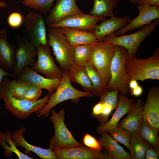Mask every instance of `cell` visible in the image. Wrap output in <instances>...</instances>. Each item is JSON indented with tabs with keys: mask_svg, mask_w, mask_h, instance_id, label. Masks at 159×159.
Returning a JSON list of instances; mask_svg holds the SVG:
<instances>
[{
	"mask_svg": "<svg viewBox=\"0 0 159 159\" xmlns=\"http://www.w3.org/2000/svg\"><path fill=\"white\" fill-rule=\"evenodd\" d=\"M82 12L75 0H57L55 5L44 19L47 26L67 16Z\"/></svg>",
	"mask_w": 159,
	"mask_h": 159,
	"instance_id": "e0dca14e",
	"label": "cell"
},
{
	"mask_svg": "<svg viewBox=\"0 0 159 159\" xmlns=\"http://www.w3.org/2000/svg\"><path fill=\"white\" fill-rule=\"evenodd\" d=\"M30 85L26 81L16 79L10 82L9 92L13 97L23 99Z\"/></svg>",
	"mask_w": 159,
	"mask_h": 159,
	"instance_id": "d6a6232c",
	"label": "cell"
},
{
	"mask_svg": "<svg viewBox=\"0 0 159 159\" xmlns=\"http://www.w3.org/2000/svg\"><path fill=\"white\" fill-rule=\"evenodd\" d=\"M103 107V103L100 102L94 106L92 109V112L91 115L93 118H95L100 114L102 110Z\"/></svg>",
	"mask_w": 159,
	"mask_h": 159,
	"instance_id": "60d3db41",
	"label": "cell"
},
{
	"mask_svg": "<svg viewBox=\"0 0 159 159\" xmlns=\"http://www.w3.org/2000/svg\"><path fill=\"white\" fill-rule=\"evenodd\" d=\"M82 142L90 148L100 152L102 151V147L98 140L89 134L86 133L84 135Z\"/></svg>",
	"mask_w": 159,
	"mask_h": 159,
	"instance_id": "d590c367",
	"label": "cell"
},
{
	"mask_svg": "<svg viewBox=\"0 0 159 159\" xmlns=\"http://www.w3.org/2000/svg\"><path fill=\"white\" fill-rule=\"evenodd\" d=\"M1 98H0V102H1Z\"/></svg>",
	"mask_w": 159,
	"mask_h": 159,
	"instance_id": "c3c4849f",
	"label": "cell"
},
{
	"mask_svg": "<svg viewBox=\"0 0 159 159\" xmlns=\"http://www.w3.org/2000/svg\"><path fill=\"white\" fill-rule=\"evenodd\" d=\"M138 4L139 5L159 6V0H138Z\"/></svg>",
	"mask_w": 159,
	"mask_h": 159,
	"instance_id": "b9f144b4",
	"label": "cell"
},
{
	"mask_svg": "<svg viewBox=\"0 0 159 159\" xmlns=\"http://www.w3.org/2000/svg\"><path fill=\"white\" fill-rule=\"evenodd\" d=\"M48 46L52 49L55 59L62 71H68L74 65V47L67 40L59 27L48 28Z\"/></svg>",
	"mask_w": 159,
	"mask_h": 159,
	"instance_id": "277c9868",
	"label": "cell"
},
{
	"mask_svg": "<svg viewBox=\"0 0 159 159\" xmlns=\"http://www.w3.org/2000/svg\"><path fill=\"white\" fill-rule=\"evenodd\" d=\"M108 131L109 135L113 139L128 149L131 137L130 132L118 125Z\"/></svg>",
	"mask_w": 159,
	"mask_h": 159,
	"instance_id": "836d02e7",
	"label": "cell"
},
{
	"mask_svg": "<svg viewBox=\"0 0 159 159\" xmlns=\"http://www.w3.org/2000/svg\"><path fill=\"white\" fill-rule=\"evenodd\" d=\"M62 78L58 88L50 95L48 102L37 113V117L44 116L47 118L50 113L52 109L58 104L64 101L72 100L77 103L80 98L83 97H92V94L86 92L79 91L73 87L69 80L68 71H62Z\"/></svg>",
	"mask_w": 159,
	"mask_h": 159,
	"instance_id": "3957f363",
	"label": "cell"
},
{
	"mask_svg": "<svg viewBox=\"0 0 159 159\" xmlns=\"http://www.w3.org/2000/svg\"><path fill=\"white\" fill-rule=\"evenodd\" d=\"M127 51L124 47L116 46L115 51L112 60L110 67V78L107 90H117L121 94L130 93L128 87L129 80L126 75L125 61Z\"/></svg>",
	"mask_w": 159,
	"mask_h": 159,
	"instance_id": "8992f818",
	"label": "cell"
},
{
	"mask_svg": "<svg viewBox=\"0 0 159 159\" xmlns=\"http://www.w3.org/2000/svg\"><path fill=\"white\" fill-rule=\"evenodd\" d=\"M143 91L142 87L138 85L133 89L130 90V92L132 95L137 97L140 96L142 94Z\"/></svg>",
	"mask_w": 159,
	"mask_h": 159,
	"instance_id": "7bdbcfd3",
	"label": "cell"
},
{
	"mask_svg": "<svg viewBox=\"0 0 159 159\" xmlns=\"http://www.w3.org/2000/svg\"><path fill=\"white\" fill-rule=\"evenodd\" d=\"M143 104L142 99H138L127 112V116L119 121L117 125L130 133L137 131L143 119Z\"/></svg>",
	"mask_w": 159,
	"mask_h": 159,
	"instance_id": "7402d4cb",
	"label": "cell"
},
{
	"mask_svg": "<svg viewBox=\"0 0 159 159\" xmlns=\"http://www.w3.org/2000/svg\"><path fill=\"white\" fill-rule=\"evenodd\" d=\"M50 119L53 123L54 135L50 140L49 148L69 149L82 145L77 141L66 127L64 122L65 112L62 109L57 113L52 110L51 111Z\"/></svg>",
	"mask_w": 159,
	"mask_h": 159,
	"instance_id": "52a82bcc",
	"label": "cell"
},
{
	"mask_svg": "<svg viewBox=\"0 0 159 159\" xmlns=\"http://www.w3.org/2000/svg\"><path fill=\"white\" fill-rule=\"evenodd\" d=\"M11 131L6 130L4 132L0 131V145L4 149V154L6 158H9L14 153L19 159H32L16 148L15 143L11 138Z\"/></svg>",
	"mask_w": 159,
	"mask_h": 159,
	"instance_id": "484cf974",
	"label": "cell"
},
{
	"mask_svg": "<svg viewBox=\"0 0 159 159\" xmlns=\"http://www.w3.org/2000/svg\"><path fill=\"white\" fill-rule=\"evenodd\" d=\"M130 133L128 149L131 159H144L146 151L150 146L140 137L137 131Z\"/></svg>",
	"mask_w": 159,
	"mask_h": 159,
	"instance_id": "83f0119b",
	"label": "cell"
},
{
	"mask_svg": "<svg viewBox=\"0 0 159 159\" xmlns=\"http://www.w3.org/2000/svg\"><path fill=\"white\" fill-rule=\"evenodd\" d=\"M118 92L117 90L112 91L107 90L100 97L99 102L110 106L113 110L116 109L118 102Z\"/></svg>",
	"mask_w": 159,
	"mask_h": 159,
	"instance_id": "e575fe53",
	"label": "cell"
},
{
	"mask_svg": "<svg viewBox=\"0 0 159 159\" xmlns=\"http://www.w3.org/2000/svg\"><path fill=\"white\" fill-rule=\"evenodd\" d=\"M26 130V128L22 127L11 133V138L15 143L16 147L21 146L25 149V153L28 154L29 152H32L42 159H57L51 149L42 148L28 143L23 136V133Z\"/></svg>",
	"mask_w": 159,
	"mask_h": 159,
	"instance_id": "44dd1931",
	"label": "cell"
},
{
	"mask_svg": "<svg viewBox=\"0 0 159 159\" xmlns=\"http://www.w3.org/2000/svg\"><path fill=\"white\" fill-rule=\"evenodd\" d=\"M6 6V3L3 1H0V7L5 8Z\"/></svg>",
	"mask_w": 159,
	"mask_h": 159,
	"instance_id": "bcb514c9",
	"label": "cell"
},
{
	"mask_svg": "<svg viewBox=\"0 0 159 159\" xmlns=\"http://www.w3.org/2000/svg\"><path fill=\"white\" fill-rule=\"evenodd\" d=\"M85 68L92 84V95L100 97L107 90L110 80L100 75L89 62Z\"/></svg>",
	"mask_w": 159,
	"mask_h": 159,
	"instance_id": "d4e9b609",
	"label": "cell"
},
{
	"mask_svg": "<svg viewBox=\"0 0 159 159\" xmlns=\"http://www.w3.org/2000/svg\"><path fill=\"white\" fill-rule=\"evenodd\" d=\"M143 119L158 132L159 131V87L150 88L142 107Z\"/></svg>",
	"mask_w": 159,
	"mask_h": 159,
	"instance_id": "5bb4252c",
	"label": "cell"
},
{
	"mask_svg": "<svg viewBox=\"0 0 159 159\" xmlns=\"http://www.w3.org/2000/svg\"><path fill=\"white\" fill-rule=\"evenodd\" d=\"M131 20L128 15L121 18L114 16L102 20L99 24L97 25L92 33L98 42L102 41L105 37L123 28Z\"/></svg>",
	"mask_w": 159,
	"mask_h": 159,
	"instance_id": "d6986e66",
	"label": "cell"
},
{
	"mask_svg": "<svg viewBox=\"0 0 159 159\" xmlns=\"http://www.w3.org/2000/svg\"><path fill=\"white\" fill-rule=\"evenodd\" d=\"M5 76H8L14 78L12 73L8 72L2 69L0 66V85L2 80ZM0 98L2 99V97L0 91Z\"/></svg>",
	"mask_w": 159,
	"mask_h": 159,
	"instance_id": "ee69618b",
	"label": "cell"
},
{
	"mask_svg": "<svg viewBox=\"0 0 159 159\" xmlns=\"http://www.w3.org/2000/svg\"><path fill=\"white\" fill-rule=\"evenodd\" d=\"M42 90L39 87L32 85H30L23 99L29 101H35L40 97Z\"/></svg>",
	"mask_w": 159,
	"mask_h": 159,
	"instance_id": "8d00e7d4",
	"label": "cell"
},
{
	"mask_svg": "<svg viewBox=\"0 0 159 159\" xmlns=\"http://www.w3.org/2000/svg\"><path fill=\"white\" fill-rule=\"evenodd\" d=\"M138 85H139L137 80L132 79L129 80L128 86L130 91L133 89Z\"/></svg>",
	"mask_w": 159,
	"mask_h": 159,
	"instance_id": "f6af8a7d",
	"label": "cell"
},
{
	"mask_svg": "<svg viewBox=\"0 0 159 159\" xmlns=\"http://www.w3.org/2000/svg\"><path fill=\"white\" fill-rule=\"evenodd\" d=\"M99 134L100 135L98 136V140L102 147L108 150L112 159H131L129 153L107 131H104Z\"/></svg>",
	"mask_w": 159,
	"mask_h": 159,
	"instance_id": "cb8c5ba5",
	"label": "cell"
},
{
	"mask_svg": "<svg viewBox=\"0 0 159 159\" xmlns=\"http://www.w3.org/2000/svg\"><path fill=\"white\" fill-rule=\"evenodd\" d=\"M137 132L140 137L148 144L159 149L158 132L151 125L143 119Z\"/></svg>",
	"mask_w": 159,
	"mask_h": 159,
	"instance_id": "f546056e",
	"label": "cell"
},
{
	"mask_svg": "<svg viewBox=\"0 0 159 159\" xmlns=\"http://www.w3.org/2000/svg\"><path fill=\"white\" fill-rule=\"evenodd\" d=\"M68 71L71 82L77 84L80 86L85 92L92 94V84L85 67L74 65Z\"/></svg>",
	"mask_w": 159,
	"mask_h": 159,
	"instance_id": "4316f807",
	"label": "cell"
},
{
	"mask_svg": "<svg viewBox=\"0 0 159 159\" xmlns=\"http://www.w3.org/2000/svg\"><path fill=\"white\" fill-rule=\"evenodd\" d=\"M10 83L7 76L3 77L0 85V91L6 109L20 119H25L32 114L40 111L48 102L50 94L35 101H29L13 97L9 91Z\"/></svg>",
	"mask_w": 159,
	"mask_h": 159,
	"instance_id": "6da1fadb",
	"label": "cell"
},
{
	"mask_svg": "<svg viewBox=\"0 0 159 159\" xmlns=\"http://www.w3.org/2000/svg\"><path fill=\"white\" fill-rule=\"evenodd\" d=\"M103 104V107L102 112L95 118L100 122V125H105L108 122L109 116L113 110L110 106L105 103Z\"/></svg>",
	"mask_w": 159,
	"mask_h": 159,
	"instance_id": "f35d334b",
	"label": "cell"
},
{
	"mask_svg": "<svg viewBox=\"0 0 159 159\" xmlns=\"http://www.w3.org/2000/svg\"><path fill=\"white\" fill-rule=\"evenodd\" d=\"M26 82L30 85L36 86L42 90H47L51 95L55 92L59 86L61 79H50L44 77L26 66L22 69L16 79Z\"/></svg>",
	"mask_w": 159,
	"mask_h": 159,
	"instance_id": "2e32d148",
	"label": "cell"
},
{
	"mask_svg": "<svg viewBox=\"0 0 159 159\" xmlns=\"http://www.w3.org/2000/svg\"><path fill=\"white\" fill-rule=\"evenodd\" d=\"M159 24V19H156L151 24L144 26L140 30L129 35L117 36L115 32L107 36L103 41L124 47L127 51L126 57L135 56L141 43L155 29Z\"/></svg>",
	"mask_w": 159,
	"mask_h": 159,
	"instance_id": "5b68a950",
	"label": "cell"
},
{
	"mask_svg": "<svg viewBox=\"0 0 159 159\" xmlns=\"http://www.w3.org/2000/svg\"><path fill=\"white\" fill-rule=\"evenodd\" d=\"M118 102L116 110L111 119L105 125H99L96 131L98 134L104 131H108L118 125L120 119L132 107L134 99L128 98L126 95L120 94L118 96Z\"/></svg>",
	"mask_w": 159,
	"mask_h": 159,
	"instance_id": "ffe728a7",
	"label": "cell"
},
{
	"mask_svg": "<svg viewBox=\"0 0 159 159\" xmlns=\"http://www.w3.org/2000/svg\"><path fill=\"white\" fill-rule=\"evenodd\" d=\"M22 4L34 11L45 15L53 6L54 0H22Z\"/></svg>",
	"mask_w": 159,
	"mask_h": 159,
	"instance_id": "1f68e13d",
	"label": "cell"
},
{
	"mask_svg": "<svg viewBox=\"0 0 159 159\" xmlns=\"http://www.w3.org/2000/svg\"><path fill=\"white\" fill-rule=\"evenodd\" d=\"M5 29L0 31V66L4 71L12 72L16 67L15 53L16 45L10 44L7 40Z\"/></svg>",
	"mask_w": 159,
	"mask_h": 159,
	"instance_id": "ac0fdd59",
	"label": "cell"
},
{
	"mask_svg": "<svg viewBox=\"0 0 159 159\" xmlns=\"http://www.w3.org/2000/svg\"><path fill=\"white\" fill-rule=\"evenodd\" d=\"M23 32L25 37L37 49L40 46H48L45 24L42 14L35 11L28 12L23 20Z\"/></svg>",
	"mask_w": 159,
	"mask_h": 159,
	"instance_id": "9c48e42d",
	"label": "cell"
},
{
	"mask_svg": "<svg viewBox=\"0 0 159 159\" xmlns=\"http://www.w3.org/2000/svg\"><path fill=\"white\" fill-rule=\"evenodd\" d=\"M159 158V149L150 146L146 151L144 159H158Z\"/></svg>",
	"mask_w": 159,
	"mask_h": 159,
	"instance_id": "ab89813d",
	"label": "cell"
},
{
	"mask_svg": "<svg viewBox=\"0 0 159 159\" xmlns=\"http://www.w3.org/2000/svg\"><path fill=\"white\" fill-rule=\"evenodd\" d=\"M105 19V17H98L82 12L67 16L47 26L48 28L67 27L92 33L97 22Z\"/></svg>",
	"mask_w": 159,
	"mask_h": 159,
	"instance_id": "7c38bea8",
	"label": "cell"
},
{
	"mask_svg": "<svg viewBox=\"0 0 159 159\" xmlns=\"http://www.w3.org/2000/svg\"><path fill=\"white\" fill-rule=\"evenodd\" d=\"M57 159H112L108 150L98 151L82 145L69 149H52Z\"/></svg>",
	"mask_w": 159,
	"mask_h": 159,
	"instance_id": "4fadbf2b",
	"label": "cell"
},
{
	"mask_svg": "<svg viewBox=\"0 0 159 159\" xmlns=\"http://www.w3.org/2000/svg\"><path fill=\"white\" fill-rule=\"evenodd\" d=\"M120 0H94L93 8L89 14L98 17L113 16V10Z\"/></svg>",
	"mask_w": 159,
	"mask_h": 159,
	"instance_id": "f1b7e54d",
	"label": "cell"
},
{
	"mask_svg": "<svg viewBox=\"0 0 159 159\" xmlns=\"http://www.w3.org/2000/svg\"><path fill=\"white\" fill-rule=\"evenodd\" d=\"M116 45L103 41L93 45L89 55V62L104 77L110 80V67L115 54Z\"/></svg>",
	"mask_w": 159,
	"mask_h": 159,
	"instance_id": "ba28073f",
	"label": "cell"
},
{
	"mask_svg": "<svg viewBox=\"0 0 159 159\" xmlns=\"http://www.w3.org/2000/svg\"><path fill=\"white\" fill-rule=\"evenodd\" d=\"M15 39L18 44L15 53L16 65L12 73L14 78L16 79L24 67L29 66L32 68L34 65L37 51V48L25 36L17 35Z\"/></svg>",
	"mask_w": 159,
	"mask_h": 159,
	"instance_id": "30bf717a",
	"label": "cell"
},
{
	"mask_svg": "<svg viewBox=\"0 0 159 159\" xmlns=\"http://www.w3.org/2000/svg\"><path fill=\"white\" fill-rule=\"evenodd\" d=\"M139 15L131 20L125 26L117 31V34H122L137 28L151 24L152 21L159 18V6L138 5Z\"/></svg>",
	"mask_w": 159,
	"mask_h": 159,
	"instance_id": "9a60e30c",
	"label": "cell"
},
{
	"mask_svg": "<svg viewBox=\"0 0 159 159\" xmlns=\"http://www.w3.org/2000/svg\"><path fill=\"white\" fill-rule=\"evenodd\" d=\"M60 28L68 42L73 46L94 44L98 42L92 32L67 27Z\"/></svg>",
	"mask_w": 159,
	"mask_h": 159,
	"instance_id": "603a6c76",
	"label": "cell"
},
{
	"mask_svg": "<svg viewBox=\"0 0 159 159\" xmlns=\"http://www.w3.org/2000/svg\"><path fill=\"white\" fill-rule=\"evenodd\" d=\"M93 45L82 44L73 46L74 65L81 67H85L88 62L90 51Z\"/></svg>",
	"mask_w": 159,
	"mask_h": 159,
	"instance_id": "4dcf8cb0",
	"label": "cell"
},
{
	"mask_svg": "<svg viewBox=\"0 0 159 159\" xmlns=\"http://www.w3.org/2000/svg\"><path fill=\"white\" fill-rule=\"evenodd\" d=\"M125 67L126 75L132 79L143 81L159 80V50L158 48L149 58L139 59L136 56L126 57Z\"/></svg>",
	"mask_w": 159,
	"mask_h": 159,
	"instance_id": "7a4b0ae2",
	"label": "cell"
},
{
	"mask_svg": "<svg viewBox=\"0 0 159 159\" xmlns=\"http://www.w3.org/2000/svg\"><path fill=\"white\" fill-rule=\"evenodd\" d=\"M24 18L20 13L16 12H13L11 13L8 16V23L11 28H17L23 24Z\"/></svg>",
	"mask_w": 159,
	"mask_h": 159,
	"instance_id": "74e56055",
	"label": "cell"
},
{
	"mask_svg": "<svg viewBox=\"0 0 159 159\" xmlns=\"http://www.w3.org/2000/svg\"><path fill=\"white\" fill-rule=\"evenodd\" d=\"M49 47L40 46L37 48V59L31 68L37 73H40L48 78L62 79V71L55 63Z\"/></svg>",
	"mask_w": 159,
	"mask_h": 159,
	"instance_id": "8fae6325",
	"label": "cell"
},
{
	"mask_svg": "<svg viewBox=\"0 0 159 159\" xmlns=\"http://www.w3.org/2000/svg\"><path fill=\"white\" fill-rule=\"evenodd\" d=\"M131 4L134 5H137L138 4V0H128Z\"/></svg>",
	"mask_w": 159,
	"mask_h": 159,
	"instance_id": "7dc6e473",
	"label": "cell"
}]
</instances>
